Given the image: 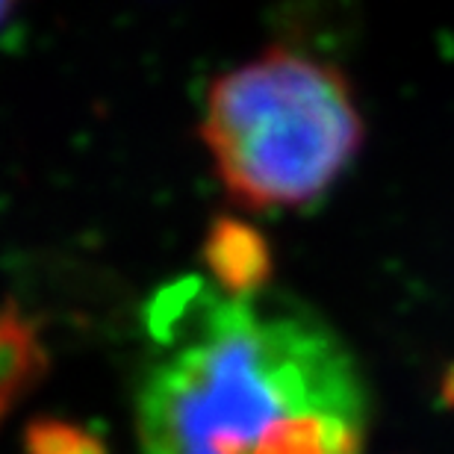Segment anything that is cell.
<instances>
[{
	"label": "cell",
	"mask_w": 454,
	"mask_h": 454,
	"mask_svg": "<svg viewBox=\"0 0 454 454\" xmlns=\"http://www.w3.org/2000/svg\"><path fill=\"white\" fill-rule=\"evenodd\" d=\"M363 121L337 68L275 48L207 92L201 142L227 198L245 210L316 201L360 151Z\"/></svg>",
	"instance_id": "obj_2"
},
{
	"label": "cell",
	"mask_w": 454,
	"mask_h": 454,
	"mask_svg": "<svg viewBox=\"0 0 454 454\" xmlns=\"http://www.w3.org/2000/svg\"><path fill=\"white\" fill-rule=\"evenodd\" d=\"M204 260L213 284L227 295H257L269 289L271 260L266 242L251 227L222 222L204 245Z\"/></svg>",
	"instance_id": "obj_3"
},
{
	"label": "cell",
	"mask_w": 454,
	"mask_h": 454,
	"mask_svg": "<svg viewBox=\"0 0 454 454\" xmlns=\"http://www.w3.org/2000/svg\"><path fill=\"white\" fill-rule=\"evenodd\" d=\"M18 4H21V0H0V24H4L6 18L15 12Z\"/></svg>",
	"instance_id": "obj_6"
},
{
	"label": "cell",
	"mask_w": 454,
	"mask_h": 454,
	"mask_svg": "<svg viewBox=\"0 0 454 454\" xmlns=\"http://www.w3.org/2000/svg\"><path fill=\"white\" fill-rule=\"evenodd\" d=\"M27 454H106L101 437L62 419H39L24 434Z\"/></svg>",
	"instance_id": "obj_5"
},
{
	"label": "cell",
	"mask_w": 454,
	"mask_h": 454,
	"mask_svg": "<svg viewBox=\"0 0 454 454\" xmlns=\"http://www.w3.org/2000/svg\"><path fill=\"white\" fill-rule=\"evenodd\" d=\"M142 454H360L369 395L342 340L275 293L184 278L151 298Z\"/></svg>",
	"instance_id": "obj_1"
},
{
	"label": "cell",
	"mask_w": 454,
	"mask_h": 454,
	"mask_svg": "<svg viewBox=\"0 0 454 454\" xmlns=\"http://www.w3.org/2000/svg\"><path fill=\"white\" fill-rule=\"evenodd\" d=\"M48 372V351L39 328L18 304L0 307V422L15 411L24 395L33 393Z\"/></svg>",
	"instance_id": "obj_4"
}]
</instances>
